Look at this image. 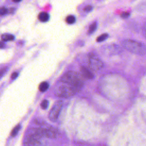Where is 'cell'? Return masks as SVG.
Masks as SVG:
<instances>
[{
	"mask_svg": "<svg viewBox=\"0 0 146 146\" xmlns=\"http://www.w3.org/2000/svg\"><path fill=\"white\" fill-rule=\"evenodd\" d=\"M79 90L75 87L66 82L59 80L54 89L55 94L60 98H67L73 96Z\"/></svg>",
	"mask_w": 146,
	"mask_h": 146,
	"instance_id": "6da1fadb",
	"label": "cell"
},
{
	"mask_svg": "<svg viewBox=\"0 0 146 146\" xmlns=\"http://www.w3.org/2000/svg\"><path fill=\"white\" fill-rule=\"evenodd\" d=\"M122 46L128 51L139 55L145 54L146 47L144 44L131 39H125L122 43Z\"/></svg>",
	"mask_w": 146,
	"mask_h": 146,
	"instance_id": "7a4b0ae2",
	"label": "cell"
},
{
	"mask_svg": "<svg viewBox=\"0 0 146 146\" xmlns=\"http://www.w3.org/2000/svg\"><path fill=\"white\" fill-rule=\"evenodd\" d=\"M88 64L90 68L94 71H98L103 66L102 60L93 54H90L88 55Z\"/></svg>",
	"mask_w": 146,
	"mask_h": 146,
	"instance_id": "3957f363",
	"label": "cell"
},
{
	"mask_svg": "<svg viewBox=\"0 0 146 146\" xmlns=\"http://www.w3.org/2000/svg\"><path fill=\"white\" fill-rule=\"evenodd\" d=\"M63 106V102L61 100H58L53 105L49 113V119L52 121H55L58 118L59 113Z\"/></svg>",
	"mask_w": 146,
	"mask_h": 146,
	"instance_id": "277c9868",
	"label": "cell"
},
{
	"mask_svg": "<svg viewBox=\"0 0 146 146\" xmlns=\"http://www.w3.org/2000/svg\"><path fill=\"white\" fill-rule=\"evenodd\" d=\"M25 146H41L42 143L40 139L27 136L24 142Z\"/></svg>",
	"mask_w": 146,
	"mask_h": 146,
	"instance_id": "5b68a950",
	"label": "cell"
},
{
	"mask_svg": "<svg viewBox=\"0 0 146 146\" xmlns=\"http://www.w3.org/2000/svg\"><path fill=\"white\" fill-rule=\"evenodd\" d=\"M80 73L82 76L86 79H91L94 76V75L92 74V72L85 67H81Z\"/></svg>",
	"mask_w": 146,
	"mask_h": 146,
	"instance_id": "8992f818",
	"label": "cell"
},
{
	"mask_svg": "<svg viewBox=\"0 0 146 146\" xmlns=\"http://www.w3.org/2000/svg\"><path fill=\"white\" fill-rule=\"evenodd\" d=\"M38 19L41 22H46L49 19V15L46 12H41L38 15Z\"/></svg>",
	"mask_w": 146,
	"mask_h": 146,
	"instance_id": "52a82bcc",
	"label": "cell"
},
{
	"mask_svg": "<svg viewBox=\"0 0 146 146\" xmlns=\"http://www.w3.org/2000/svg\"><path fill=\"white\" fill-rule=\"evenodd\" d=\"M48 87L49 84L47 82H43L39 86V90L41 92H44L48 89Z\"/></svg>",
	"mask_w": 146,
	"mask_h": 146,
	"instance_id": "ba28073f",
	"label": "cell"
},
{
	"mask_svg": "<svg viewBox=\"0 0 146 146\" xmlns=\"http://www.w3.org/2000/svg\"><path fill=\"white\" fill-rule=\"evenodd\" d=\"M2 39L3 41H8V40H12L14 39V35L9 34H5L2 35Z\"/></svg>",
	"mask_w": 146,
	"mask_h": 146,
	"instance_id": "9c48e42d",
	"label": "cell"
},
{
	"mask_svg": "<svg viewBox=\"0 0 146 146\" xmlns=\"http://www.w3.org/2000/svg\"><path fill=\"white\" fill-rule=\"evenodd\" d=\"M66 21L68 24H72L75 22V18L73 15H68L66 19Z\"/></svg>",
	"mask_w": 146,
	"mask_h": 146,
	"instance_id": "30bf717a",
	"label": "cell"
},
{
	"mask_svg": "<svg viewBox=\"0 0 146 146\" xmlns=\"http://www.w3.org/2000/svg\"><path fill=\"white\" fill-rule=\"evenodd\" d=\"M108 34H106V33L100 35V36H99L97 38L96 40H97V42H102V41L104 40L105 39H106L108 38Z\"/></svg>",
	"mask_w": 146,
	"mask_h": 146,
	"instance_id": "8fae6325",
	"label": "cell"
},
{
	"mask_svg": "<svg viewBox=\"0 0 146 146\" xmlns=\"http://www.w3.org/2000/svg\"><path fill=\"white\" fill-rule=\"evenodd\" d=\"M96 27H97V24L96 22H94V23L91 25L90 26V27H89V29L88 31V33L91 34V33H94L95 31V30L96 29Z\"/></svg>",
	"mask_w": 146,
	"mask_h": 146,
	"instance_id": "7c38bea8",
	"label": "cell"
},
{
	"mask_svg": "<svg viewBox=\"0 0 146 146\" xmlns=\"http://www.w3.org/2000/svg\"><path fill=\"white\" fill-rule=\"evenodd\" d=\"M20 128H21L20 125H17L16 127H15V128L12 130V132H11V136H12L13 137H14V136H15L17 135V134L18 133L19 130L20 129Z\"/></svg>",
	"mask_w": 146,
	"mask_h": 146,
	"instance_id": "4fadbf2b",
	"label": "cell"
},
{
	"mask_svg": "<svg viewBox=\"0 0 146 146\" xmlns=\"http://www.w3.org/2000/svg\"><path fill=\"white\" fill-rule=\"evenodd\" d=\"M40 106H41V107H42V109H43V110L46 109L47 108L48 106V100H43V102H42Z\"/></svg>",
	"mask_w": 146,
	"mask_h": 146,
	"instance_id": "5bb4252c",
	"label": "cell"
},
{
	"mask_svg": "<svg viewBox=\"0 0 146 146\" xmlns=\"http://www.w3.org/2000/svg\"><path fill=\"white\" fill-rule=\"evenodd\" d=\"M7 9L5 7H0V15H3L7 13Z\"/></svg>",
	"mask_w": 146,
	"mask_h": 146,
	"instance_id": "9a60e30c",
	"label": "cell"
},
{
	"mask_svg": "<svg viewBox=\"0 0 146 146\" xmlns=\"http://www.w3.org/2000/svg\"><path fill=\"white\" fill-rule=\"evenodd\" d=\"M92 7L91 5H87L84 7L83 10L86 12H90V11L92 10Z\"/></svg>",
	"mask_w": 146,
	"mask_h": 146,
	"instance_id": "2e32d148",
	"label": "cell"
},
{
	"mask_svg": "<svg viewBox=\"0 0 146 146\" xmlns=\"http://www.w3.org/2000/svg\"><path fill=\"white\" fill-rule=\"evenodd\" d=\"M129 13L128 12H123L121 14V17L123 18H127L129 16Z\"/></svg>",
	"mask_w": 146,
	"mask_h": 146,
	"instance_id": "e0dca14e",
	"label": "cell"
},
{
	"mask_svg": "<svg viewBox=\"0 0 146 146\" xmlns=\"http://www.w3.org/2000/svg\"><path fill=\"white\" fill-rule=\"evenodd\" d=\"M18 74L17 73V72H14V73H13V74L11 75V79H13V80H14V79H15L17 76H18Z\"/></svg>",
	"mask_w": 146,
	"mask_h": 146,
	"instance_id": "ac0fdd59",
	"label": "cell"
},
{
	"mask_svg": "<svg viewBox=\"0 0 146 146\" xmlns=\"http://www.w3.org/2000/svg\"><path fill=\"white\" fill-rule=\"evenodd\" d=\"M5 71H6V69L5 68H2V69H1L0 70V78L3 75V74H5Z\"/></svg>",
	"mask_w": 146,
	"mask_h": 146,
	"instance_id": "d6986e66",
	"label": "cell"
},
{
	"mask_svg": "<svg viewBox=\"0 0 146 146\" xmlns=\"http://www.w3.org/2000/svg\"><path fill=\"white\" fill-rule=\"evenodd\" d=\"M5 47V43L3 42H0V48H4Z\"/></svg>",
	"mask_w": 146,
	"mask_h": 146,
	"instance_id": "ffe728a7",
	"label": "cell"
},
{
	"mask_svg": "<svg viewBox=\"0 0 146 146\" xmlns=\"http://www.w3.org/2000/svg\"><path fill=\"white\" fill-rule=\"evenodd\" d=\"M21 1H13V2H20Z\"/></svg>",
	"mask_w": 146,
	"mask_h": 146,
	"instance_id": "44dd1931",
	"label": "cell"
}]
</instances>
